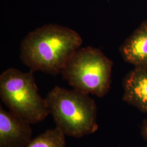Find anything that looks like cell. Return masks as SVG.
<instances>
[{
    "instance_id": "cell-9",
    "label": "cell",
    "mask_w": 147,
    "mask_h": 147,
    "mask_svg": "<svg viewBox=\"0 0 147 147\" xmlns=\"http://www.w3.org/2000/svg\"><path fill=\"white\" fill-rule=\"evenodd\" d=\"M142 133H143V136L145 138V139L147 140V120L145 122V123L144 124L143 126Z\"/></svg>"
},
{
    "instance_id": "cell-3",
    "label": "cell",
    "mask_w": 147,
    "mask_h": 147,
    "mask_svg": "<svg viewBox=\"0 0 147 147\" xmlns=\"http://www.w3.org/2000/svg\"><path fill=\"white\" fill-rule=\"evenodd\" d=\"M34 71L8 69L0 76V97L9 111L31 124L44 120L50 113L46 99L39 94Z\"/></svg>"
},
{
    "instance_id": "cell-5",
    "label": "cell",
    "mask_w": 147,
    "mask_h": 147,
    "mask_svg": "<svg viewBox=\"0 0 147 147\" xmlns=\"http://www.w3.org/2000/svg\"><path fill=\"white\" fill-rule=\"evenodd\" d=\"M29 123L0 106V147H26L31 142Z\"/></svg>"
},
{
    "instance_id": "cell-6",
    "label": "cell",
    "mask_w": 147,
    "mask_h": 147,
    "mask_svg": "<svg viewBox=\"0 0 147 147\" xmlns=\"http://www.w3.org/2000/svg\"><path fill=\"white\" fill-rule=\"evenodd\" d=\"M123 100L147 113V68L135 67L123 81Z\"/></svg>"
},
{
    "instance_id": "cell-2",
    "label": "cell",
    "mask_w": 147,
    "mask_h": 147,
    "mask_svg": "<svg viewBox=\"0 0 147 147\" xmlns=\"http://www.w3.org/2000/svg\"><path fill=\"white\" fill-rule=\"evenodd\" d=\"M45 99L56 127L65 135L80 138L98 130L96 106L88 94L56 86Z\"/></svg>"
},
{
    "instance_id": "cell-1",
    "label": "cell",
    "mask_w": 147,
    "mask_h": 147,
    "mask_svg": "<svg viewBox=\"0 0 147 147\" xmlns=\"http://www.w3.org/2000/svg\"><path fill=\"white\" fill-rule=\"evenodd\" d=\"M82 39L77 32L56 24H47L27 34L21 42L20 57L33 71L57 75L80 48Z\"/></svg>"
},
{
    "instance_id": "cell-8",
    "label": "cell",
    "mask_w": 147,
    "mask_h": 147,
    "mask_svg": "<svg viewBox=\"0 0 147 147\" xmlns=\"http://www.w3.org/2000/svg\"><path fill=\"white\" fill-rule=\"evenodd\" d=\"M65 136L56 127L32 139L26 147H65Z\"/></svg>"
},
{
    "instance_id": "cell-4",
    "label": "cell",
    "mask_w": 147,
    "mask_h": 147,
    "mask_svg": "<svg viewBox=\"0 0 147 147\" xmlns=\"http://www.w3.org/2000/svg\"><path fill=\"white\" fill-rule=\"evenodd\" d=\"M112 65L100 50L88 47L74 53L61 73L74 89L103 97L110 87Z\"/></svg>"
},
{
    "instance_id": "cell-10",
    "label": "cell",
    "mask_w": 147,
    "mask_h": 147,
    "mask_svg": "<svg viewBox=\"0 0 147 147\" xmlns=\"http://www.w3.org/2000/svg\"><path fill=\"white\" fill-rule=\"evenodd\" d=\"M147 147V146H146V147Z\"/></svg>"
},
{
    "instance_id": "cell-7",
    "label": "cell",
    "mask_w": 147,
    "mask_h": 147,
    "mask_svg": "<svg viewBox=\"0 0 147 147\" xmlns=\"http://www.w3.org/2000/svg\"><path fill=\"white\" fill-rule=\"evenodd\" d=\"M120 52L124 60L135 67L147 68V20L121 45Z\"/></svg>"
}]
</instances>
